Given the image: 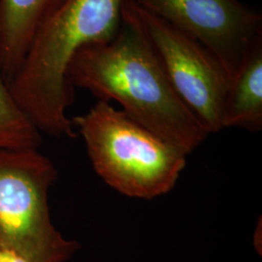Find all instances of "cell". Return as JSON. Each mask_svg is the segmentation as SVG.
<instances>
[{
    "label": "cell",
    "instance_id": "cell-9",
    "mask_svg": "<svg viewBox=\"0 0 262 262\" xmlns=\"http://www.w3.org/2000/svg\"><path fill=\"white\" fill-rule=\"evenodd\" d=\"M40 131L19 108L0 64V149H37Z\"/></svg>",
    "mask_w": 262,
    "mask_h": 262
},
{
    "label": "cell",
    "instance_id": "cell-4",
    "mask_svg": "<svg viewBox=\"0 0 262 262\" xmlns=\"http://www.w3.org/2000/svg\"><path fill=\"white\" fill-rule=\"evenodd\" d=\"M56 178L37 149H0V250L28 262H67L79 251L52 223L48 198Z\"/></svg>",
    "mask_w": 262,
    "mask_h": 262
},
{
    "label": "cell",
    "instance_id": "cell-3",
    "mask_svg": "<svg viewBox=\"0 0 262 262\" xmlns=\"http://www.w3.org/2000/svg\"><path fill=\"white\" fill-rule=\"evenodd\" d=\"M96 174L123 195L152 199L170 192L187 166V155L99 100L72 120Z\"/></svg>",
    "mask_w": 262,
    "mask_h": 262
},
{
    "label": "cell",
    "instance_id": "cell-1",
    "mask_svg": "<svg viewBox=\"0 0 262 262\" xmlns=\"http://www.w3.org/2000/svg\"><path fill=\"white\" fill-rule=\"evenodd\" d=\"M72 86L122 112L188 156L209 133L181 99L150 43L133 0L122 5L118 33L105 44L80 50L67 71Z\"/></svg>",
    "mask_w": 262,
    "mask_h": 262
},
{
    "label": "cell",
    "instance_id": "cell-2",
    "mask_svg": "<svg viewBox=\"0 0 262 262\" xmlns=\"http://www.w3.org/2000/svg\"><path fill=\"white\" fill-rule=\"evenodd\" d=\"M125 0H64L38 33L19 73L9 83L19 108L39 131L76 137L66 111L74 91L67 78L76 54L112 40Z\"/></svg>",
    "mask_w": 262,
    "mask_h": 262
},
{
    "label": "cell",
    "instance_id": "cell-8",
    "mask_svg": "<svg viewBox=\"0 0 262 262\" xmlns=\"http://www.w3.org/2000/svg\"><path fill=\"white\" fill-rule=\"evenodd\" d=\"M222 125L252 132L262 128V40L230 78L222 113Z\"/></svg>",
    "mask_w": 262,
    "mask_h": 262
},
{
    "label": "cell",
    "instance_id": "cell-5",
    "mask_svg": "<svg viewBox=\"0 0 262 262\" xmlns=\"http://www.w3.org/2000/svg\"><path fill=\"white\" fill-rule=\"evenodd\" d=\"M134 4L169 81L181 99L209 134L222 130L223 106L230 80L224 67L194 39Z\"/></svg>",
    "mask_w": 262,
    "mask_h": 262
},
{
    "label": "cell",
    "instance_id": "cell-7",
    "mask_svg": "<svg viewBox=\"0 0 262 262\" xmlns=\"http://www.w3.org/2000/svg\"><path fill=\"white\" fill-rule=\"evenodd\" d=\"M64 0H0V64L6 81L19 73L41 28Z\"/></svg>",
    "mask_w": 262,
    "mask_h": 262
},
{
    "label": "cell",
    "instance_id": "cell-10",
    "mask_svg": "<svg viewBox=\"0 0 262 262\" xmlns=\"http://www.w3.org/2000/svg\"><path fill=\"white\" fill-rule=\"evenodd\" d=\"M0 262H28L16 253L0 250Z\"/></svg>",
    "mask_w": 262,
    "mask_h": 262
},
{
    "label": "cell",
    "instance_id": "cell-6",
    "mask_svg": "<svg viewBox=\"0 0 262 262\" xmlns=\"http://www.w3.org/2000/svg\"><path fill=\"white\" fill-rule=\"evenodd\" d=\"M194 39L229 79L262 40V16L239 0H134Z\"/></svg>",
    "mask_w": 262,
    "mask_h": 262
}]
</instances>
